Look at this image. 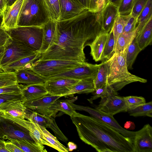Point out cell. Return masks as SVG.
I'll use <instances>...</instances> for the list:
<instances>
[{"instance_id": "cell-33", "label": "cell", "mask_w": 152, "mask_h": 152, "mask_svg": "<svg viewBox=\"0 0 152 152\" xmlns=\"http://www.w3.org/2000/svg\"><path fill=\"white\" fill-rule=\"evenodd\" d=\"M141 51L134 38L128 45L126 53V62L128 69H132L133 64Z\"/></svg>"}, {"instance_id": "cell-28", "label": "cell", "mask_w": 152, "mask_h": 152, "mask_svg": "<svg viewBox=\"0 0 152 152\" xmlns=\"http://www.w3.org/2000/svg\"><path fill=\"white\" fill-rule=\"evenodd\" d=\"M96 75L93 80L95 90L106 86L108 71V60L99 64Z\"/></svg>"}, {"instance_id": "cell-45", "label": "cell", "mask_w": 152, "mask_h": 152, "mask_svg": "<svg viewBox=\"0 0 152 152\" xmlns=\"http://www.w3.org/2000/svg\"><path fill=\"white\" fill-rule=\"evenodd\" d=\"M137 24V18L130 14L122 33H127L133 32L136 29Z\"/></svg>"}, {"instance_id": "cell-19", "label": "cell", "mask_w": 152, "mask_h": 152, "mask_svg": "<svg viewBox=\"0 0 152 152\" xmlns=\"http://www.w3.org/2000/svg\"><path fill=\"white\" fill-rule=\"evenodd\" d=\"M19 85L23 97V103L36 100L48 94L44 83L26 85L19 84Z\"/></svg>"}, {"instance_id": "cell-16", "label": "cell", "mask_w": 152, "mask_h": 152, "mask_svg": "<svg viewBox=\"0 0 152 152\" xmlns=\"http://www.w3.org/2000/svg\"><path fill=\"white\" fill-rule=\"evenodd\" d=\"M27 109L22 100H9L0 104V116L7 115L25 119Z\"/></svg>"}, {"instance_id": "cell-34", "label": "cell", "mask_w": 152, "mask_h": 152, "mask_svg": "<svg viewBox=\"0 0 152 152\" xmlns=\"http://www.w3.org/2000/svg\"><path fill=\"white\" fill-rule=\"evenodd\" d=\"M152 18V0H148L145 7L137 18L136 27L137 33L151 18Z\"/></svg>"}, {"instance_id": "cell-52", "label": "cell", "mask_w": 152, "mask_h": 152, "mask_svg": "<svg viewBox=\"0 0 152 152\" xmlns=\"http://www.w3.org/2000/svg\"><path fill=\"white\" fill-rule=\"evenodd\" d=\"M5 140L0 139V152H9L6 148Z\"/></svg>"}, {"instance_id": "cell-5", "label": "cell", "mask_w": 152, "mask_h": 152, "mask_svg": "<svg viewBox=\"0 0 152 152\" xmlns=\"http://www.w3.org/2000/svg\"><path fill=\"white\" fill-rule=\"evenodd\" d=\"M86 62L61 60L38 59L33 63L31 69L45 80L80 66Z\"/></svg>"}, {"instance_id": "cell-58", "label": "cell", "mask_w": 152, "mask_h": 152, "mask_svg": "<svg viewBox=\"0 0 152 152\" xmlns=\"http://www.w3.org/2000/svg\"><path fill=\"white\" fill-rule=\"evenodd\" d=\"M4 50V46H0V62L3 55Z\"/></svg>"}, {"instance_id": "cell-23", "label": "cell", "mask_w": 152, "mask_h": 152, "mask_svg": "<svg viewBox=\"0 0 152 152\" xmlns=\"http://www.w3.org/2000/svg\"><path fill=\"white\" fill-rule=\"evenodd\" d=\"M108 33L102 31L89 45L90 54L95 61H101V55L108 37Z\"/></svg>"}, {"instance_id": "cell-46", "label": "cell", "mask_w": 152, "mask_h": 152, "mask_svg": "<svg viewBox=\"0 0 152 152\" xmlns=\"http://www.w3.org/2000/svg\"><path fill=\"white\" fill-rule=\"evenodd\" d=\"M21 92L19 84L0 88V94Z\"/></svg>"}, {"instance_id": "cell-2", "label": "cell", "mask_w": 152, "mask_h": 152, "mask_svg": "<svg viewBox=\"0 0 152 152\" xmlns=\"http://www.w3.org/2000/svg\"><path fill=\"white\" fill-rule=\"evenodd\" d=\"M80 139L99 152H134V140L100 120L77 112L70 117Z\"/></svg>"}, {"instance_id": "cell-26", "label": "cell", "mask_w": 152, "mask_h": 152, "mask_svg": "<svg viewBox=\"0 0 152 152\" xmlns=\"http://www.w3.org/2000/svg\"><path fill=\"white\" fill-rule=\"evenodd\" d=\"M10 141L23 152H46L43 145L32 142L23 139H12Z\"/></svg>"}, {"instance_id": "cell-32", "label": "cell", "mask_w": 152, "mask_h": 152, "mask_svg": "<svg viewBox=\"0 0 152 152\" xmlns=\"http://www.w3.org/2000/svg\"><path fill=\"white\" fill-rule=\"evenodd\" d=\"M137 34L136 28L131 33H122L117 39L114 48V52L120 51L127 46L135 38Z\"/></svg>"}, {"instance_id": "cell-22", "label": "cell", "mask_w": 152, "mask_h": 152, "mask_svg": "<svg viewBox=\"0 0 152 152\" xmlns=\"http://www.w3.org/2000/svg\"><path fill=\"white\" fill-rule=\"evenodd\" d=\"M135 39L141 50L151 45L152 41V18L149 19L137 33Z\"/></svg>"}, {"instance_id": "cell-44", "label": "cell", "mask_w": 152, "mask_h": 152, "mask_svg": "<svg viewBox=\"0 0 152 152\" xmlns=\"http://www.w3.org/2000/svg\"><path fill=\"white\" fill-rule=\"evenodd\" d=\"M148 0H134V5L131 13L132 15L137 18L146 5Z\"/></svg>"}, {"instance_id": "cell-17", "label": "cell", "mask_w": 152, "mask_h": 152, "mask_svg": "<svg viewBox=\"0 0 152 152\" xmlns=\"http://www.w3.org/2000/svg\"><path fill=\"white\" fill-rule=\"evenodd\" d=\"M60 17L59 21L72 18L86 9L78 0H59Z\"/></svg>"}, {"instance_id": "cell-13", "label": "cell", "mask_w": 152, "mask_h": 152, "mask_svg": "<svg viewBox=\"0 0 152 152\" xmlns=\"http://www.w3.org/2000/svg\"><path fill=\"white\" fill-rule=\"evenodd\" d=\"M80 80L69 78L48 80L44 84L48 94L63 96Z\"/></svg>"}, {"instance_id": "cell-18", "label": "cell", "mask_w": 152, "mask_h": 152, "mask_svg": "<svg viewBox=\"0 0 152 152\" xmlns=\"http://www.w3.org/2000/svg\"><path fill=\"white\" fill-rule=\"evenodd\" d=\"M118 7L109 2L100 13L102 31L109 33L118 14Z\"/></svg>"}, {"instance_id": "cell-53", "label": "cell", "mask_w": 152, "mask_h": 152, "mask_svg": "<svg viewBox=\"0 0 152 152\" xmlns=\"http://www.w3.org/2000/svg\"><path fill=\"white\" fill-rule=\"evenodd\" d=\"M83 5L89 10L90 0H78Z\"/></svg>"}, {"instance_id": "cell-1", "label": "cell", "mask_w": 152, "mask_h": 152, "mask_svg": "<svg viewBox=\"0 0 152 152\" xmlns=\"http://www.w3.org/2000/svg\"><path fill=\"white\" fill-rule=\"evenodd\" d=\"M100 15L86 10L72 18L57 21V40L38 59L86 62L85 47L102 31Z\"/></svg>"}, {"instance_id": "cell-36", "label": "cell", "mask_w": 152, "mask_h": 152, "mask_svg": "<svg viewBox=\"0 0 152 152\" xmlns=\"http://www.w3.org/2000/svg\"><path fill=\"white\" fill-rule=\"evenodd\" d=\"M129 15L124 16L118 14L115 19L112 28L115 40L114 47L118 37L123 32Z\"/></svg>"}, {"instance_id": "cell-51", "label": "cell", "mask_w": 152, "mask_h": 152, "mask_svg": "<svg viewBox=\"0 0 152 152\" xmlns=\"http://www.w3.org/2000/svg\"><path fill=\"white\" fill-rule=\"evenodd\" d=\"M135 125L134 122L131 121L126 122L124 125V127L126 129L133 130L135 128Z\"/></svg>"}, {"instance_id": "cell-50", "label": "cell", "mask_w": 152, "mask_h": 152, "mask_svg": "<svg viewBox=\"0 0 152 152\" xmlns=\"http://www.w3.org/2000/svg\"><path fill=\"white\" fill-rule=\"evenodd\" d=\"M97 0H90L89 10L93 12H97Z\"/></svg>"}, {"instance_id": "cell-59", "label": "cell", "mask_w": 152, "mask_h": 152, "mask_svg": "<svg viewBox=\"0 0 152 152\" xmlns=\"http://www.w3.org/2000/svg\"><path fill=\"white\" fill-rule=\"evenodd\" d=\"M2 20V17L1 16H0V25H1V22Z\"/></svg>"}, {"instance_id": "cell-39", "label": "cell", "mask_w": 152, "mask_h": 152, "mask_svg": "<svg viewBox=\"0 0 152 152\" xmlns=\"http://www.w3.org/2000/svg\"><path fill=\"white\" fill-rule=\"evenodd\" d=\"M112 94L118 95L117 92L115 91L109 86H105L95 89L93 92V95L88 99V100L90 103L92 104L94 100Z\"/></svg>"}, {"instance_id": "cell-8", "label": "cell", "mask_w": 152, "mask_h": 152, "mask_svg": "<svg viewBox=\"0 0 152 152\" xmlns=\"http://www.w3.org/2000/svg\"><path fill=\"white\" fill-rule=\"evenodd\" d=\"M71 105L75 110L83 111L88 113L91 116L97 118L110 126L123 136L134 140L135 132L128 131L122 127L115 119L113 116L100 110L95 106V108L74 104Z\"/></svg>"}, {"instance_id": "cell-20", "label": "cell", "mask_w": 152, "mask_h": 152, "mask_svg": "<svg viewBox=\"0 0 152 152\" xmlns=\"http://www.w3.org/2000/svg\"><path fill=\"white\" fill-rule=\"evenodd\" d=\"M42 27L43 29V40L39 51L41 53L45 52L57 40V21L50 19Z\"/></svg>"}, {"instance_id": "cell-37", "label": "cell", "mask_w": 152, "mask_h": 152, "mask_svg": "<svg viewBox=\"0 0 152 152\" xmlns=\"http://www.w3.org/2000/svg\"><path fill=\"white\" fill-rule=\"evenodd\" d=\"M18 84L14 71L0 72V88Z\"/></svg>"}, {"instance_id": "cell-60", "label": "cell", "mask_w": 152, "mask_h": 152, "mask_svg": "<svg viewBox=\"0 0 152 152\" xmlns=\"http://www.w3.org/2000/svg\"><path fill=\"white\" fill-rule=\"evenodd\" d=\"M0 16H1V15L0 13Z\"/></svg>"}, {"instance_id": "cell-7", "label": "cell", "mask_w": 152, "mask_h": 152, "mask_svg": "<svg viewBox=\"0 0 152 152\" xmlns=\"http://www.w3.org/2000/svg\"><path fill=\"white\" fill-rule=\"evenodd\" d=\"M37 52L33 51L22 43L11 38L4 45V53L0 62V72H2L9 64Z\"/></svg>"}, {"instance_id": "cell-30", "label": "cell", "mask_w": 152, "mask_h": 152, "mask_svg": "<svg viewBox=\"0 0 152 152\" xmlns=\"http://www.w3.org/2000/svg\"><path fill=\"white\" fill-rule=\"evenodd\" d=\"M129 115L134 117L146 116L152 117V102L128 108L127 111Z\"/></svg>"}, {"instance_id": "cell-35", "label": "cell", "mask_w": 152, "mask_h": 152, "mask_svg": "<svg viewBox=\"0 0 152 152\" xmlns=\"http://www.w3.org/2000/svg\"><path fill=\"white\" fill-rule=\"evenodd\" d=\"M114 38L112 28L108 33V37L102 52L101 61L109 59L114 53Z\"/></svg>"}, {"instance_id": "cell-12", "label": "cell", "mask_w": 152, "mask_h": 152, "mask_svg": "<svg viewBox=\"0 0 152 152\" xmlns=\"http://www.w3.org/2000/svg\"><path fill=\"white\" fill-rule=\"evenodd\" d=\"M98 108L111 115L120 112H126L128 107L126 105L123 97L114 94L101 97Z\"/></svg>"}, {"instance_id": "cell-48", "label": "cell", "mask_w": 152, "mask_h": 152, "mask_svg": "<svg viewBox=\"0 0 152 152\" xmlns=\"http://www.w3.org/2000/svg\"><path fill=\"white\" fill-rule=\"evenodd\" d=\"M6 148L9 152H23V151L9 140L5 141Z\"/></svg>"}, {"instance_id": "cell-57", "label": "cell", "mask_w": 152, "mask_h": 152, "mask_svg": "<svg viewBox=\"0 0 152 152\" xmlns=\"http://www.w3.org/2000/svg\"><path fill=\"white\" fill-rule=\"evenodd\" d=\"M121 1L122 0H109V2L118 7Z\"/></svg>"}, {"instance_id": "cell-27", "label": "cell", "mask_w": 152, "mask_h": 152, "mask_svg": "<svg viewBox=\"0 0 152 152\" xmlns=\"http://www.w3.org/2000/svg\"><path fill=\"white\" fill-rule=\"evenodd\" d=\"M95 90L93 80L84 79L80 80L65 95L72 96L76 94H81L93 93Z\"/></svg>"}, {"instance_id": "cell-56", "label": "cell", "mask_w": 152, "mask_h": 152, "mask_svg": "<svg viewBox=\"0 0 152 152\" xmlns=\"http://www.w3.org/2000/svg\"><path fill=\"white\" fill-rule=\"evenodd\" d=\"M17 0H4L6 8L12 6Z\"/></svg>"}, {"instance_id": "cell-40", "label": "cell", "mask_w": 152, "mask_h": 152, "mask_svg": "<svg viewBox=\"0 0 152 152\" xmlns=\"http://www.w3.org/2000/svg\"><path fill=\"white\" fill-rule=\"evenodd\" d=\"M47 121V127L51 129L56 137L62 141L66 143L68 141V138L58 128L55 119L51 116H45Z\"/></svg>"}, {"instance_id": "cell-24", "label": "cell", "mask_w": 152, "mask_h": 152, "mask_svg": "<svg viewBox=\"0 0 152 152\" xmlns=\"http://www.w3.org/2000/svg\"><path fill=\"white\" fill-rule=\"evenodd\" d=\"M41 53L38 52L36 53L21 58L5 67L2 72L14 71L27 69H31L33 63L38 59Z\"/></svg>"}, {"instance_id": "cell-4", "label": "cell", "mask_w": 152, "mask_h": 152, "mask_svg": "<svg viewBox=\"0 0 152 152\" xmlns=\"http://www.w3.org/2000/svg\"><path fill=\"white\" fill-rule=\"evenodd\" d=\"M50 19L44 0H24L17 26L42 27Z\"/></svg>"}, {"instance_id": "cell-42", "label": "cell", "mask_w": 152, "mask_h": 152, "mask_svg": "<svg viewBox=\"0 0 152 152\" xmlns=\"http://www.w3.org/2000/svg\"><path fill=\"white\" fill-rule=\"evenodd\" d=\"M123 97L128 108L132 107L146 103L145 99L142 96H129Z\"/></svg>"}, {"instance_id": "cell-25", "label": "cell", "mask_w": 152, "mask_h": 152, "mask_svg": "<svg viewBox=\"0 0 152 152\" xmlns=\"http://www.w3.org/2000/svg\"><path fill=\"white\" fill-rule=\"evenodd\" d=\"M77 99V97L67 99L60 100L58 99L51 105L50 110L58 112L60 111L71 117L76 112V110L72 105L71 103Z\"/></svg>"}, {"instance_id": "cell-43", "label": "cell", "mask_w": 152, "mask_h": 152, "mask_svg": "<svg viewBox=\"0 0 152 152\" xmlns=\"http://www.w3.org/2000/svg\"><path fill=\"white\" fill-rule=\"evenodd\" d=\"M23 99L21 92H13L0 94V104L7 101L13 99Z\"/></svg>"}, {"instance_id": "cell-54", "label": "cell", "mask_w": 152, "mask_h": 152, "mask_svg": "<svg viewBox=\"0 0 152 152\" xmlns=\"http://www.w3.org/2000/svg\"><path fill=\"white\" fill-rule=\"evenodd\" d=\"M69 151H72L77 148V145L75 143L71 142H69L68 143Z\"/></svg>"}, {"instance_id": "cell-11", "label": "cell", "mask_w": 152, "mask_h": 152, "mask_svg": "<svg viewBox=\"0 0 152 152\" xmlns=\"http://www.w3.org/2000/svg\"><path fill=\"white\" fill-rule=\"evenodd\" d=\"M49 94L36 100L23 103L25 107L43 115L55 117L58 111L50 110L51 105L57 99L62 97Z\"/></svg>"}, {"instance_id": "cell-14", "label": "cell", "mask_w": 152, "mask_h": 152, "mask_svg": "<svg viewBox=\"0 0 152 152\" xmlns=\"http://www.w3.org/2000/svg\"><path fill=\"white\" fill-rule=\"evenodd\" d=\"M133 146L134 152H152V127L149 124L135 132Z\"/></svg>"}, {"instance_id": "cell-10", "label": "cell", "mask_w": 152, "mask_h": 152, "mask_svg": "<svg viewBox=\"0 0 152 152\" xmlns=\"http://www.w3.org/2000/svg\"><path fill=\"white\" fill-rule=\"evenodd\" d=\"M99 65V64H92L86 62L80 66L45 80L69 78L78 80L90 79L93 80L96 75Z\"/></svg>"}, {"instance_id": "cell-47", "label": "cell", "mask_w": 152, "mask_h": 152, "mask_svg": "<svg viewBox=\"0 0 152 152\" xmlns=\"http://www.w3.org/2000/svg\"><path fill=\"white\" fill-rule=\"evenodd\" d=\"M10 38L7 32L2 29L0 25V46H4Z\"/></svg>"}, {"instance_id": "cell-31", "label": "cell", "mask_w": 152, "mask_h": 152, "mask_svg": "<svg viewBox=\"0 0 152 152\" xmlns=\"http://www.w3.org/2000/svg\"><path fill=\"white\" fill-rule=\"evenodd\" d=\"M44 1L50 19L59 21L61 14L59 0H44Z\"/></svg>"}, {"instance_id": "cell-6", "label": "cell", "mask_w": 152, "mask_h": 152, "mask_svg": "<svg viewBox=\"0 0 152 152\" xmlns=\"http://www.w3.org/2000/svg\"><path fill=\"white\" fill-rule=\"evenodd\" d=\"M7 32L11 38L21 42L33 51H39L43 40L42 27L18 26Z\"/></svg>"}, {"instance_id": "cell-9", "label": "cell", "mask_w": 152, "mask_h": 152, "mask_svg": "<svg viewBox=\"0 0 152 152\" xmlns=\"http://www.w3.org/2000/svg\"><path fill=\"white\" fill-rule=\"evenodd\" d=\"M0 139L9 140L12 139H23L36 143L30 136L28 129L0 116Z\"/></svg>"}, {"instance_id": "cell-55", "label": "cell", "mask_w": 152, "mask_h": 152, "mask_svg": "<svg viewBox=\"0 0 152 152\" xmlns=\"http://www.w3.org/2000/svg\"><path fill=\"white\" fill-rule=\"evenodd\" d=\"M6 8V6L4 0H0V13L2 15Z\"/></svg>"}, {"instance_id": "cell-38", "label": "cell", "mask_w": 152, "mask_h": 152, "mask_svg": "<svg viewBox=\"0 0 152 152\" xmlns=\"http://www.w3.org/2000/svg\"><path fill=\"white\" fill-rule=\"evenodd\" d=\"M25 119L46 128H47V121L45 116L28 108Z\"/></svg>"}, {"instance_id": "cell-21", "label": "cell", "mask_w": 152, "mask_h": 152, "mask_svg": "<svg viewBox=\"0 0 152 152\" xmlns=\"http://www.w3.org/2000/svg\"><path fill=\"white\" fill-rule=\"evenodd\" d=\"M18 83L26 85L45 83V80L34 72L27 69L14 71Z\"/></svg>"}, {"instance_id": "cell-15", "label": "cell", "mask_w": 152, "mask_h": 152, "mask_svg": "<svg viewBox=\"0 0 152 152\" xmlns=\"http://www.w3.org/2000/svg\"><path fill=\"white\" fill-rule=\"evenodd\" d=\"M24 0H17L12 6L6 7L1 15V28L7 31L18 27V16Z\"/></svg>"}, {"instance_id": "cell-49", "label": "cell", "mask_w": 152, "mask_h": 152, "mask_svg": "<svg viewBox=\"0 0 152 152\" xmlns=\"http://www.w3.org/2000/svg\"><path fill=\"white\" fill-rule=\"evenodd\" d=\"M109 0H97V12L100 13Z\"/></svg>"}, {"instance_id": "cell-29", "label": "cell", "mask_w": 152, "mask_h": 152, "mask_svg": "<svg viewBox=\"0 0 152 152\" xmlns=\"http://www.w3.org/2000/svg\"><path fill=\"white\" fill-rule=\"evenodd\" d=\"M34 123L40 131L44 138L53 146V148L60 152H69L68 148L61 143L56 137L49 132L46 128L36 123Z\"/></svg>"}, {"instance_id": "cell-41", "label": "cell", "mask_w": 152, "mask_h": 152, "mask_svg": "<svg viewBox=\"0 0 152 152\" xmlns=\"http://www.w3.org/2000/svg\"><path fill=\"white\" fill-rule=\"evenodd\" d=\"M134 0H122L118 7V14L124 16L128 15L131 13Z\"/></svg>"}, {"instance_id": "cell-3", "label": "cell", "mask_w": 152, "mask_h": 152, "mask_svg": "<svg viewBox=\"0 0 152 152\" xmlns=\"http://www.w3.org/2000/svg\"><path fill=\"white\" fill-rule=\"evenodd\" d=\"M128 45L120 51L114 52L108 59L106 86L117 92L130 83L136 82L145 83L147 81V80L132 74L129 71L126 62Z\"/></svg>"}]
</instances>
